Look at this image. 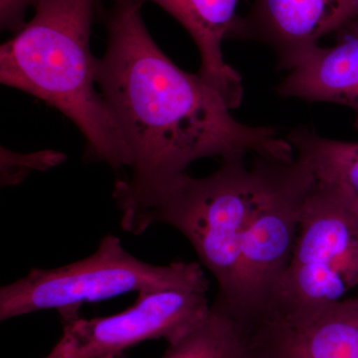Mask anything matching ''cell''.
<instances>
[{"label": "cell", "mask_w": 358, "mask_h": 358, "mask_svg": "<svg viewBox=\"0 0 358 358\" xmlns=\"http://www.w3.org/2000/svg\"><path fill=\"white\" fill-rule=\"evenodd\" d=\"M287 141L317 181L336 186L358 203V141L331 140L308 128L294 129Z\"/></svg>", "instance_id": "obj_11"}, {"label": "cell", "mask_w": 358, "mask_h": 358, "mask_svg": "<svg viewBox=\"0 0 358 358\" xmlns=\"http://www.w3.org/2000/svg\"><path fill=\"white\" fill-rule=\"evenodd\" d=\"M211 305L207 292L141 293L121 313L63 322L60 338L43 358H112L152 339H166L171 345L200 326Z\"/></svg>", "instance_id": "obj_6"}, {"label": "cell", "mask_w": 358, "mask_h": 358, "mask_svg": "<svg viewBox=\"0 0 358 358\" xmlns=\"http://www.w3.org/2000/svg\"><path fill=\"white\" fill-rule=\"evenodd\" d=\"M357 17L358 0H255L246 16H238L228 38L268 45L279 68L289 71L322 37Z\"/></svg>", "instance_id": "obj_8"}, {"label": "cell", "mask_w": 358, "mask_h": 358, "mask_svg": "<svg viewBox=\"0 0 358 358\" xmlns=\"http://www.w3.org/2000/svg\"><path fill=\"white\" fill-rule=\"evenodd\" d=\"M152 2L173 16L199 49V75L223 96L231 110L242 103V78L224 59L223 41L237 20L240 0H140Z\"/></svg>", "instance_id": "obj_9"}, {"label": "cell", "mask_w": 358, "mask_h": 358, "mask_svg": "<svg viewBox=\"0 0 358 358\" xmlns=\"http://www.w3.org/2000/svg\"><path fill=\"white\" fill-rule=\"evenodd\" d=\"M201 264L176 261L155 265L136 258L109 234L91 255L53 268H34L0 289V320L56 310L63 322L79 317L80 308L129 293L166 289L208 292Z\"/></svg>", "instance_id": "obj_4"}, {"label": "cell", "mask_w": 358, "mask_h": 358, "mask_svg": "<svg viewBox=\"0 0 358 358\" xmlns=\"http://www.w3.org/2000/svg\"><path fill=\"white\" fill-rule=\"evenodd\" d=\"M244 327L256 358H358V296L310 310H267Z\"/></svg>", "instance_id": "obj_7"}, {"label": "cell", "mask_w": 358, "mask_h": 358, "mask_svg": "<svg viewBox=\"0 0 358 358\" xmlns=\"http://www.w3.org/2000/svg\"><path fill=\"white\" fill-rule=\"evenodd\" d=\"M247 155L204 178L182 173L122 215L126 232L157 224L178 231L217 282L214 303L240 320L267 306L288 267L301 212L315 179L305 164Z\"/></svg>", "instance_id": "obj_2"}, {"label": "cell", "mask_w": 358, "mask_h": 358, "mask_svg": "<svg viewBox=\"0 0 358 358\" xmlns=\"http://www.w3.org/2000/svg\"><path fill=\"white\" fill-rule=\"evenodd\" d=\"M67 157L57 150L39 152H13L1 147L0 152V183L2 187L20 185L33 173H45L64 164Z\"/></svg>", "instance_id": "obj_13"}, {"label": "cell", "mask_w": 358, "mask_h": 358, "mask_svg": "<svg viewBox=\"0 0 358 358\" xmlns=\"http://www.w3.org/2000/svg\"><path fill=\"white\" fill-rule=\"evenodd\" d=\"M334 46L310 51L278 86V93L310 103H333L355 113L358 129V17L338 32Z\"/></svg>", "instance_id": "obj_10"}, {"label": "cell", "mask_w": 358, "mask_h": 358, "mask_svg": "<svg viewBox=\"0 0 358 358\" xmlns=\"http://www.w3.org/2000/svg\"><path fill=\"white\" fill-rule=\"evenodd\" d=\"M112 358H128L126 353ZM160 358H256L239 320L212 303L206 320L192 333L167 345Z\"/></svg>", "instance_id": "obj_12"}, {"label": "cell", "mask_w": 358, "mask_h": 358, "mask_svg": "<svg viewBox=\"0 0 358 358\" xmlns=\"http://www.w3.org/2000/svg\"><path fill=\"white\" fill-rule=\"evenodd\" d=\"M355 288L358 203L315 179L301 208L288 267L262 312L326 307Z\"/></svg>", "instance_id": "obj_5"}, {"label": "cell", "mask_w": 358, "mask_h": 358, "mask_svg": "<svg viewBox=\"0 0 358 358\" xmlns=\"http://www.w3.org/2000/svg\"><path fill=\"white\" fill-rule=\"evenodd\" d=\"M39 0H0V27L2 31L13 32L23 29L26 21V13L30 7H34Z\"/></svg>", "instance_id": "obj_14"}, {"label": "cell", "mask_w": 358, "mask_h": 358, "mask_svg": "<svg viewBox=\"0 0 358 358\" xmlns=\"http://www.w3.org/2000/svg\"><path fill=\"white\" fill-rule=\"evenodd\" d=\"M100 0H39L23 29L0 48V82L62 113L86 141V159L114 171L131 155L96 89L92 26Z\"/></svg>", "instance_id": "obj_3"}, {"label": "cell", "mask_w": 358, "mask_h": 358, "mask_svg": "<svg viewBox=\"0 0 358 358\" xmlns=\"http://www.w3.org/2000/svg\"><path fill=\"white\" fill-rule=\"evenodd\" d=\"M110 1L96 82L131 155V173L113 190L122 214L138 209L196 160L252 154L294 159L291 143L275 129L238 122L199 73L167 57L143 21V2Z\"/></svg>", "instance_id": "obj_1"}]
</instances>
